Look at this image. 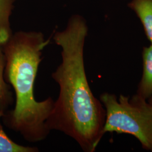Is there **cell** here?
Masks as SVG:
<instances>
[{
    "instance_id": "1",
    "label": "cell",
    "mask_w": 152,
    "mask_h": 152,
    "mask_svg": "<svg viewBox=\"0 0 152 152\" xmlns=\"http://www.w3.org/2000/svg\"><path fill=\"white\" fill-rule=\"evenodd\" d=\"M87 34L86 23L79 16L55 34V42L61 48V62L51 77L59 93L46 124L50 131L72 137L84 152H94L104 135L105 109L87 81L83 55Z\"/></svg>"
},
{
    "instance_id": "2",
    "label": "cell",
    "mask_w": 152,
    "mask_h": 152,
    "mask_svg": "<svg viewBox=\"0 0 152 152\" xmlns=\"http://www.w3.org/2000/svg\"><path fill=\"white\" fill-rule=\"evenodd\" d=\"M49 42L42 33L20 31L2 46L6 58L5 78L14 90L15 105L1 120L29 142L43 141L50 132L46 122L55 100L49 97L38 102L34 90L42 51Z\"/></svg>"
},
{
    "instance_id": "6",
    "label": "cell",
    "mask_w": 152,
    "mask_h": 152,
    "mask_svg": "<svg viewBox=\"0 0 152 152\" xmlns=\"http://www.w3.org/2000/svg\"><path fill=\"white\" fill-rule=\"evenodd\" d=\"M6 58L2 46H0V113L4 114L14 102L11 86L6 81L4 73Z\"/></svg>"
},
{
    "instance_id": "4",
    "label": "cell",
    "mask_w": 152,
    "mask_h": 152,
    "mask_svg": "<svg viewBox=\"0 0 152 152\" xmlns=\"http://www.w3.org/2000/svg\"><path fill=\"white\" fill-rule=\"evenodd\" d=\"M145 99L152 96V45L142 51V75L137 93Z\"/></svg>"
},
{
    "instance_id": "5",
    "label": "cell",
    "mask_w": 152,
    "mask_h": 152,
    "mask_svg": "<svg viewBox=\"0 0 152 152\" xmlns=\"http://www.w3.org/2000/svg\"><path fill=\"white\" fill-rule=\"evenodd\" d=\"M129 6L135 11L152 45V0H132Z\"/></svg>"
},
{
    "instance_id": "7",
    "label": "cell",
    "mask_w": 152,
    "mask_h": 152,
    "mask_svg": "<svg viewBox=\"0 0 152 152\" xmlns=\"http://www.w3.org/2000/svg\"><path fill=\"white\" fill-rule=\"evenodd\" d=\"M13 0H0V46L5 44L12 36L9 18Z\"/></svg>"
},
{
    "instance_id": "8",
    "label": "cell",
    "mask_w": 152,
    "mask_h": 152,
    "mask_svg": "<svg viewBox=\"0 0 152 152\" xmlns=\"http://www.w3.org/2000/svg\"><path fill=\"white\" fill-rule=\"evenodd\" d=\"M2 115L0 113V152H38L37 148L18 144L7 135L1 123Z\"/></svg>"
},
{
    "instance_id": "3",
    "label": "cell",
    "mask_w": 152,
    "mask_h": 152,
    "mask_svg": "<svg viewBox=\"0 0 152 152\" xmlns=\"http://www.w3.org/2000/svg\"><path fill=\"white\" fill-rule=\"evenodd\" d=\"M100 100L105 109L103 132L128 134L135 136L142 148L152 152V96L148 99L139 94L131 98L105 92Z\"/></svg>"
}]
</instances>
